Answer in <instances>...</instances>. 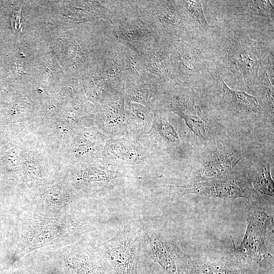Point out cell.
Listing matches in <instances>:
<instances>
[{"label":"cell","mask_w":274,"mask_h":274,"mask_svg":"<svg viewBox=\"0 0 274 274\" xmlns=\"http://www.w3.org/2000/svg\"><path fill=\"white\" fill-rule=\"evenodd\" d=\"M214 26L204 42L213 64L225 68L251 89L256 86L260 67L273 56V43L251 39L245 28L225 21Z\"/></svg>","instance_id":"cell-1"},{"label":"cell","mask_w":274,"mask_h":274,"mask_svg":"<svg viewBox=\"0 0 274 274\" xmlns=\"http://www.w3.org/2000/svg\"><path fill=\"white\" fill-rule=\"evenodd\" d=\"M246 223L242 241L235 247L231 238L233 248L229 252L251 271L252 266H256L259 274L273 271V264L269 261L272 256L266 245L268 231L273 230V218L263 211L253 209L246 215Z\"/></svg>","instance_id":"cell-2"},{"label":"cell","mask_w":274,"mask_h":274,"mask_svg":"<svg viewBox=\"0 0 274 274\" xmlns=\"http://www.w3.org/2000/svg\"><path fill=\"white\" fill-rule=\"evenodd\" d=\"M85 229L84 224L76 219L50 218L29 213L25 217L15 257L19 259L63 237L79 235Z\"/></svg>","instance_id":"cell-3"},{"label":"cell","mask_w":274,"mask_h":274,"mask_svg":"<svg viewBox=\"0 0 274 274\" xmlns=\"http://www.w3.org/2000/svg\"><path fill=\"white\" fill-rule=\"evenodd\" d=\"M143 230L129 223L105 242L101 256L114 274H138Z\"/></svg>","instance_id":"cell-4"},{"label":"cell","mask_w":274,"mask_h":274,"mask_svg":"<svg viewBox=\"0 0 274 274\" xmlns=\"http://www.w3.org/2000/svg\"><path fill=\"white\" fill-rule=\"evenodd\" d=\"M171 50L170 76L181 84L199 80L201 72L213 64L204 41H177Z\"/></svg>","instance_id":"cell-5"},{"label":"cell","mask_w":274,"mask_h":274,"mask_svg":"<svg viewBox=\"0 0 274 274\" xmlns=\"http://www.w3.org/2000/svg\"><path fill=\"white\" fill-rule=\"evenodd\" d=\"M184 193L224 199L243 198L254 205H260L261 199L245 178L231 174L226 176L196 182L186 186Z\"/></svg>","instance_id":"cell-6"},{"label":"cell","mask_w":274,"mask_h":274,"mask_svg":"<svg viewBox=\"0 0 274 274\" xmlns=\"http://www.w3.org/2000/svg\"><path fill=\"white\" fill-rule=\"evenodd\" d=\"M143 232L149 257L165 274H188L192 256L176 244L144 226Z\"/></svg>","instance_id":"cell-7"},{"label":"cell","mask_w":274,"mask_h":274,"mask_svg":"<svg viewBox=\"0 0 274 274\" xmlns=\"http://www.w3.org/2000/svg\"><path fill=\"white\" fill-rule=\"evenodd\" d=\"M150 153L136 139L129 136L111 138L103 149L102 160L111 167L146 166L150 164Z\"/></svg>","instance_id":"cell-8"},{"label":"cell","mask_w":274,"mask_h":274,"mask_svg":"<svg viewBox=\"0 0 274 274\" xmlns=\"http://www.w3.org/2000/svg\"><path fill=\"white\" fill-rule=\"evenodd\" d=\"M212 80V89L220 104L226 109L238 113H255L258 109V99L245 92L229 88L222 79L219 71L214 65L207 70Z\"/></svg>","instance_id":"cell-9"},{"label":"cell","mask_w":274,"mask_h":274,"mask_svg":"<svg viewBox=\"0 0 274 274\" xmlns=\"http://www.w3.org/2000/svg\"><path fill=\"white\" fill-rule=\"evenodd\" d=\"M191 83H186L185 93H175L168 97L166 105L170 110L184 120L188 127L202 138L206 135L204 113L197 98L192 93Z\"/></svg>","instance_id":"cell-10"},{"label":"cell","mask_w":274,"mask_h":274,"mask_svg":"<svg viewBox=\"0 0 274 274\" xmlns=\"http://www.w3.org/2000/svg\"><path fill=\"white\" fill-rule=\"evenodd\" d=\"M229 253L191 257L188 274H252Z\"/></svg>","instance_id":"cell-11"},{"label":"cell","mask_w":274,"mask_h":274,"mask_svg":"<svg viewBox=\"0 0 274 274\" xmlns=\"http://www.w3.org/2000/svg\"><path fill=\"white\" fill-rule=\"evenodd\" d=\"M220 11L227 17L261 16L274 21V7L269 0L215 1Z\"/></svg>","instance_id":"cell-12"},{"label":"cell","mask_w":274,"mask_h":274,"mask_svg":"<svg viewBox=\"0 0 274 274\" xmlns=\"http://www.w3.org/2000/svg\"><path fill=\"white\" fill-rule=\"evenodd\" d=\"M241 159L240 153L236 151L222 152L213 155L196 174V182L230 174L231 169Z\"/></svg>","instance_id":"cell-13"},{"label":"cell","mask_w":274,"mask_h":274,"mask_svg":"<svg viewBox=\"0 0 274 274\" xmlns=\"http://www.w3.org/2000/svg\"><path fill=\"white\" fill-rule=\"evenodd\" d=\"M67 263L76 274H114L101 256H95L85 250L78 249L71 253Z\"/></svg>","instance_id":"cell-14"},{"label":"cell","mask_w":274,"mask_h":274,"mask_svg":"<svg viewBox=\"0 0 274 274\" xmlns=\"http://www.w3.org/2000/svg\"><path fill=\"white\" fill-rule=\"evenodd\" d=\"M186 13L188 22L196 40L205 41L212 34L214 26H211L203 13L199 0L179 1Z\"/></svg>","instance_id":"cell-15"},{"label":"cell","mask_w":274,"mask_h":274,"mask_svg":"<svg viewBox=\"0 0 274 274\" xmlns=\"http://www.w3.org/2000/svg\"><path fill=\"white\" fill-rule=\"evenodd\" d=\"M133 178L119 169L114 168L102 163V165H94L82 169L78 175V180L89 184L99 186H108L110 182L118 178Z\"/></svg>","instance_id":"cell-16"},{"label":"cell","mask_w":274,"mask_h":274,"mask_svg":"<svg viewBox=\"0 0 274 274\" xmlns=\"http://www.w3.org/2000/svg\"><path fill=\"white\" fill-rule=\"evenodd\" d=\"M253 188L261 193L273 197V182L269 164L263 166L252 180Z\"/></svg>","instance_id":"cell-17"},{"label":"cell","mask_w":274,"mask_h":274,"mask_svg":"<svg viewBox=\"0 0 274 274\" xmlns=\"http://www.w3.org/2000/svg\"><path fill=\"white\" fill-rule=\"evenodd\" d=\"M41 199L50 207H62L73 201L72 196L66 192L56 188L47 189L41 194Z\"/></svg>","instance_id":"cell-18"},{"label":"cell","mask_w":274,"mask_h":274,"mask_svg":"<svg viewBox=\"0 0 274 274\" xmlns=\"http://www.w3.org/2000/svg\"><path fill=\"white\" fill-rule=\"evenodd\" d=\"M147 268L145 269L144 274H156L154 269H152L151 267H148V266H146Z\"/></svg>","instance_id":"cell-19"}]
</instances>
